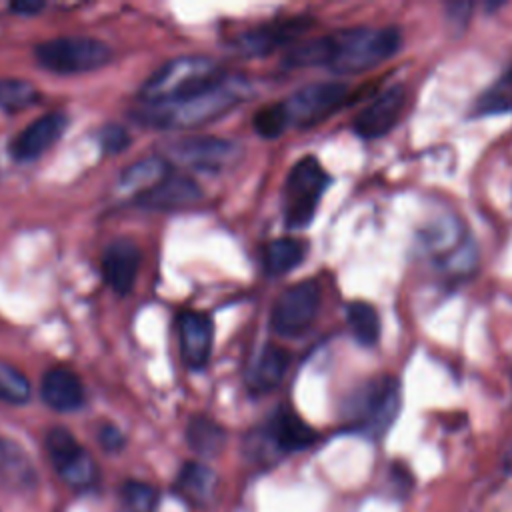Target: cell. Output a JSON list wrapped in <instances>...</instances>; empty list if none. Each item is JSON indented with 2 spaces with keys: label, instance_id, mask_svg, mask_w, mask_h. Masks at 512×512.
<instances>
[{
  "label": "cell",
  "instance_id": "obj_30",
  "mask_svg": "<svg viewBox=\"0 0 512 512\" xmlns=\"http://www.w3.org/2000/svg\"><path fill=\"white\" fill-rule=\"evenodd\" d=\"M254 130L264 136V138H276L280 136L290 124H288V114H286V108H284V102H274V104H268L264 108H260L256 114H254Z\"/></svg>",
  "mask_w": 512,
  "mask_h": 512
},
{
  "label": "cell",
  "instance_id": "obj_33",
  "mask_svg": "<svg viewBox=\"0 0 512 512\" xmlns=\"http://www.w3.org/2000/svg\"><path fill=\"white\" fill-rule=\"evenodd\" d=\"M44 2L40 0H18V2H12L10 4V10L16 12V14H24V16H34L38 14L40 10H44Z\"/></svg>",
  "mask_w": 512,
  "mask_h": 512
},
{
  "label": "cell",
  "instance_id": "obj_12",
  "mask_svg": "<svg viewBox=\"0 0 512 512\" xmlns=\"http://www.w3.org/2000/svg\"><path fill=\"white\" fill-rule=\"evenodd\" d=\"M68 116L62 112H48L30 122L10 144V154L16 162H32L50 150L64 134Z\"/></svg>",
  "mask_w": 512,
  "mask_h": 512
},
{
  "label": "cell",
  "instance_id": "obj_11",
  "mask_svg": "<svg viewBox=\"0 0 512 512\" xmlns=\"http://www.w3.org/2000/svg\"><path fill=\"white\" fill-rule=\"evenodd\" d=\"M406 106V88L392 84L376 94L352 120V130L364 140L386 136L402 118Z\"/></svg>",
  "mask_w": 512,
  "mask_h": 512
},
{
  "label": "cell",
  "instance_id": "obj_28",
  "mask_svg": "<svg viewBox=\"0 0 512 512\" xmlns=\"http://www.w3.org/2000/svg\"><path fill=\"white\" fill-rule=\"evenodd\" d=\"M120 500L126 512H154L160 494L152 484L140 480H126L120 486Z\"/></svg>",
  "mask_w": 512,
  "mask_h": 512
},
{
  "label": "cell",
  "instance_id": "obj_9",
  "mask_svg": "<svg viewBox=\"0 0 512 512\" xmlns=\"http://www.w3.org/2000/svg\"><path fill=\"white\" fill-rule=\"evenodd\" d=\"M242 156V148L218 136H184L162 146V158L170 164L188 166L194 170H224Z\"/></svg>",
  "mask_w": 512,
  "mask_h": 512
},
{
  "label": "cell",
  "instance_id": "obj_26",
  "mask_svg": "<svg viewBox=\"0 0 512 512\" xmlns=\"http://www.w3.org/2000/svg\"><path fill=\"white\" fill-rule=\"evenodd\" d=\"M476 114H508L512 112V68L498 76L474 104Z\"/></svg>",
  "mask_w": 512,
  "mask_h": 512
},
{
  "label": "cell",
  "instance_id": "obj_16",
  "mask_svg": "<svg viewBox=\"0 0 512 512\" xmlns=\"http://www.w3.org/2000/svg\"><path fill=\"white\" fill-rule=\"evenodd\" d=\"M212 320L208 314L198 310H186L178 318V336L182 360L192 368L200 370L206 366L212 350Z\"/></svg>",
  "mask_w": 512,
  "mask_h": 512
},
{
  "label": "cell",
  "instance_id": "obj_4",
  "mask_svg": "<svg viewBox=\"0 0 512 512\" xmlns=\"http://www.w3.org/2000/svg\"><path fill=\"white\" fill-rule=\"evenodd\" d=\"M400 410V384L382 374L364 382L348 400L346 418L354 432L380 438L392 426Z\"/></svg>",
  "mask_w": 512,
  "mask_h": 512
},
{
  "label": "cell",
  "instance_id": "obj_22",
  "mask_svg": "<svg viewBox=\"0 0 512 512\" xmlns=\"http://www.w3.org/2000/svg\"><path fill=\"white\" fill-rule=\"evenodd\" d=\"M288 364H290V358L282 348L272 344L264 346V350L260 352V356L250 368L248 390L256 396L272 392L282 382L288 370Z\"/></svg>",
  "mask_w": 512,
  "mask_h": 512
},
{
  "label": "cell",
  "instance_id": "obj_19",
  "mask_svg": "<svg viewBox=\"0 0 512 512\" xmlns=\"http://www.w3.org/2000/svg\"><path fill=\"white\" fill-rule=\"evenodd\" d=\"M40 396L56 412L78 410L86 400L80 378L68 368L46 370L40 382Z\"/></svg>",
  "mask_w": 512,
  "mask_h": 512
},
{
  "label": "cell",
  "instance_id": "obj_15",
  "mask_svg": "<svg viewBox=\"0 0 512 512\" xmlns=\"http://www.w3.org/2000/svg\"><path fill=\"white\" fill-rule=\"evenodd\" d=\"M266 442L274 452L290 454L310 448L318 440V432L302 420L290 406H280L266 424Z\"/></svg>",
  "mask_w": 512,
  "mask_h": 512
},
{
  "label": "cell",
  "instance_id": "obj_8",
  "mask_svg": "<svg viewBox=\"0 0 512 512\" xmlns=\"http://www.w3.org/2000/svg\"><path fill=\"white\" fill-rule=\"evenodd\" d=\"M322 292L316 280H302L288 286L276 300L270 326L282 338L302 336L316 320Z\"/></svg>",
  "mask_w": 512,
  "mask_h": 512
},
{
  "label": "cell",
  "instance_id": "obj_32",
  "mask_svg": "<svg viewBox=\"0 0 512 512\" xmlns=\"http://www.w3.org/2000/svg\"><path fill=\"white\" fill-rule=\"evenodd\" d=\"M98 442L102 446V450L114 454V452H120L126 444V438L122 434V430L114 424H102L100 430H98Z\"/></svg>",
  "mask_w": 512,
  "mask_h": 512
},
{
  "label": "cell",
  "instance_id": "obj_7",
  "mask_svg": "<svg viewBox=\"0 0 512 512\" xmlns=\"http://www.w3.org/2000/svg\"><path fill=\"white\" fill-rule=\"evenodd\" d=\"M44 444L54 470L72 490H90L98 484L100 470L96 460L68 428H50Z\"/></svg>",
  "mask_w": 512,
  "mask_h": 512
},
{
  "label": "cell",
  "instance_id": "obj_3",
  "mask_svg": "<svg viewBox=\"0 0 512 512\" xmlns=\"http://www.w3.org/2000/svg\"><path fill=\"white\" fill-rule=\"evenodd\" d=\"M226 72L220 64L204 54L178 56L164 62L154 74L146 78L140 88V100L144 104H164L192 96L214 82Z\"/></svg>",
  "mask_w": 512,
  "mask_h": 512
},
{
  "label": "cell",
  "instance_id": "obj_25",
  "mask_svg": "<svg viewBox=\"0 0 512 512\" xmlns=\"http://www.w3.org/2000/svg\"><path fill=\"white\" fill-rule=\"evenodd\" d=\"M346 322L354 336V340L360 346H374L380 340V314L378 310L364 300L350 302L346 306Z\"/></svg>",
  "mask_w": 512,
  "mask_h": 512
},
{
  "label": "cell",
  "instance_id": "obj_23",
  "mask_svg": "<svg viewBox=\"0 0 512 512\" xmlns=\"http://www.w3.org/2000/svg\"><path fill=\"white\" fill-rule=\"evenodd\" d=\"M226 430L208 416H192L186 426V442L202 458L218 456L226 446Z\"/></svg>",
  "mask_w": 512,
  "mask_h": 512
},
{
  "label": "cell",
  "instance_id": "obj_21",
  "mask_svg": "<svg viewBox=\"0 0 512 512\" xmlns=\"http://www.w3.org/2000/svg\"><path fill=\"white\" fill-rule=\"evenodd\" d=\"M170 164L160 158H142L136 164H130L126 170L120 172L116 180V194L122 198L138 200L144 192L154 188L160 180L168 176Z\"/></svg>",
  "mask_w": 512,
  "mask_h": 512
},
{
  "label": "cell",
  "instance_id": "obj_6",
  "mask_svg": "<svg viewBox=\"0 0 512 512\" xmlns=\"http://www.w3.org/2000/svg\"><path fill=\"white\" fill-rule=\"evenodd\" d=\"M330 184V176L314 156L300 158L284 184V222L290 230L306 228Z\"/></svg>",
  "mask_w": 512,
  "mask_h": 512
},
{
  "label": "cell",
  "instance_id": "obj_27",
  "mask_svg": "<svg viewBox=\"0 0 512 512\" xmlns=\"http://www.w3.org/2000/svg\"><path fill=\"white\" fill-rule=\"evenodd\" d=\"M40 100L38 88L20 78H2L0 80V110L18 112L34 106Z\"/></svg>",
  "mask_w": 512,
  "mask_h": 512
},
{
  "label": "cell",
  "instance_id": "obj_10",
  "mask_svg": "<svg viewBox=\"0 0 512 512\" xmlns=\"http://www.w3.org/2000/svg\"><path fill=\"white\" fill-rule=\"evenodd\" d=\"M348 98V86L344 82H312L296 90L284 108L288 124L294 128H312L332 116Z\"/></svg>",
  "mask_w": 512,
  "mask_h": 512
},
{
  "label": "cell",
  "instance_id": "obj_13",
  "mask_svg": "<svg viewBox=\"0 0 512 512\" xmlns=\"http://www.w3.org/2000/svg\"><path fill=\"white\" fill-rule=\"evenodd\" d=\"M310 26H312V18H308V16H296V18L280 20L274 24H266V26L248 30L242 36H238L234 40V46H236L234 50H238L244 56L270 54L272 50L294 42Z\"/></svg>",
  "mask_w": 512,
  "mask_h": 512
},
{
  "label": "cell",
  "instance_id": "obj_2",
  "mask_svg": "<svg viewBox=\"0 0 512 512\" xmlns=\"http://www.w3.org/2000/svg\"><path fill=\"white\" fill-rule=\"evenodd\" d=\"M322 66L340 76L366 72L394 54L402 46V32L396 26H356L320 36Z\"/></svg>",
  "mask_w": 512,
  "mask_h": 512
},
{
  "label": "cell",
  "instance_id": "obj_17",
  "mask_svg": "<svg viewBox=\"0 0 512 512\" xmlns=\"http://www.w3.org/2000/svg\"><path fill=\"white\" fill-rule=\"evenodd\" d=\"M140 268V250L132 240H114L102 254V276L116 294H128Z\"/></svg>",
  "mask_w": 512,
  "mask_h": 512
},
{
  "label": "cell",
  "instance_id": "obj_31",
  "mask_svg": "<svg viewBox=\"0 0 512 512\" xmlns=\"http://www.w3.org/2000/svg\"><path fill=\"white\" fill-rule=\"evenodd\" d=\"M128 142H130L128 132L118 124H108L100 132V146H102L104 154H116V152L124 150L128 146Z\"/></svg>",
  "mask_w": 512,
  "mask_h": 512
},
{
  "label": "cell",
  "instance_id": "obj_18",
  "mask_svg": "<svg viewBox=\"0 0 512 512\" xmlns=\"http://www.w3.org/2000/svg\"><path fill=\"white\" fill-rule=\"evenodd\" d=\"M174 494L192 508H210L216 502L218 476L202 462H184L174 480Z\"/></svg>",
  "mask_w": 512,
  "mask_h": 512
},
{
  "label": "cell",
  "instance_id": "obj_14",
  "mask_svg": "<svg viewBox=\"0 0 512 512\" xmlns=\"http://www.w3.org/2000/svg\"><path fill=\"white\" fill-rule=\"evenodd\" d=\"M202 200V188L190 176L168 174L154 188L144 192L134 200L140 208L160 210V212H178L196 206Z\"/></svg>",
  "mask_w": 512,
  "mask_h": 512
},
{
  "label": "cell",
  "instance_id": "obj_20",
  "mask_svg": "<svg viewBox=\"0 0 512 512\" xmlns=\"http://www.w3.org/2000/svg\"><path fill=\"white\" fill-rule=\"evenodd\" d=\"M36 482V470L28 454L14 440L0 436V484L8 490L26 492Z\"/></svg>",
  "mask_w": 512,
  "mask_h": 512
},
{
  "label": "cell",
  "instance_id": "obj_1",
  "mask_svg": "<svg viewBox=\"0 0 512 512\" xmlns=\"http://www.w3.org/2000/svg\"><path fill=\"white\" fill-rule=\"evenodd\" d=\"M250 92L244 76L224 74L212 86L164 104H146L134 118L154 128H196L204 126L238 106Z\"/></svg>",
  "mask_w": 512,
  "mask_h": 512
},
{
  "label": "cell",
  "instance_id": "obj_5",
  "mask_svg": "<svg viewBox=\"0 0 512 512\" xmlns=\"http://www.w3.org/2000/svg\"><path fill=\"white\" fill-rule=\"evenodd\" d=\"M34 58L48 72L82 74L106 66L112 48L92 36H58L36 44Z\"/></svg>",
  "mask_w": 512,
  "mask_h": 512
},
{
  "label": "cell",
  "instance_id": "obj_29",
  "mask_svg": "<svg viewBox=\"0 0 512 512\" xmlns=\"http://www.w3.org/2000/svg\"><path fill=\"white\" fill-rule=\"evenodd\" d=\"M28 378L6 360H0V402L26 404L30 398Z\"/></svg>",
  "mask_w": 512,
  "mask_h": 512
},
{
  "label": "cell",
  "instance_id": "obj_24",
  "mask_svg": "<svg viewBox=\"0 0 512 512\" xmlns=\"http://www.w3.org/2000/svg\"><path fill=\"white\" fill-rule=\"evenodd\" d=\"M306 256V242L298 238H276L264 246L262 264L270 276H282L296 268Z\"/></svg>",
  "mask_w": 512,
  "mask_h": 512
}]
</instances>
